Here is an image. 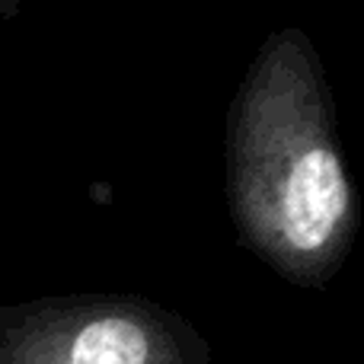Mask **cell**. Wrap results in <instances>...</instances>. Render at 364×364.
<instances>
[{"label": "cell", "instance_id": "1", "mask_svg": "<svg viewBox=\"0 0 364 364\" xmlns=\"http://www.w3.org/2000/svg\"><path fill=\"white\" fill-rule=\"evenodd\" d=\"M227 201L240 240L297 288H323L358 230L316 48L301 29L259 45L227 115Z\"/></svg>", "mask_w": 364, "mask_h": 364}, {"label": "cell", "instance_id": "2", "mask_svg": "<svg viewBox=\"0 0 364 364\" xmlns=\"http://www.w3.org/2000/svg\"><path fill=\"white\" fill-rule=\"evenodd\" d=\"M0 364H211V346L147 297L70 294L0 307Z\"/></svg>", "mask_w": 364, "mask_h": 364}, {"label": "cell", "instance_id": "3", "mask_svg": "<svg viewBox=\"0 0 364 364\" xmlns=\"http://www.w3.org/2000/svg\"><path fill=\"white\" fill-rule=\"evenodd\" d=\"M19 4H23V0H0V19H16L19 16Z\"/></svg>", "mask_w": 364, "mask_h": 364}]
</instances>
